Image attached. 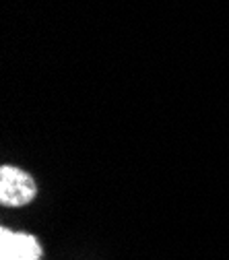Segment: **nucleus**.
<instances>
[{"label": "nucleus", "mask_w": 229, "mask_h": 260, "mask_svg": "<svg viewBox=\"0 0 229 260\" xmlns=\"http://www.w3.org/2000/svg\"><path fill=\"white\" fill-rule=\"evenodd\" d=\"M36 182L19 168L5 166L0 170V203L7 207H21L34 201Z\"/></svg>", "instance_id": "nucleus-1"}, {"label": "nucleus", "mask_w": 229, "mask_h": 260, "mask_svg": "<svg viewBox=\"0 0 229 260\" xmlns=\"http://www.w3.org/2000/svg\"><path fill=\"white\" fill-rule=\"evenodd\" d=\"M0 260H42V246L29 234L0 232Z\"/></svg>", "instance_id": "nucleus-2"}]
</instances>
